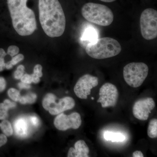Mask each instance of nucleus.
<instances>
[{
    "instance_id": "obj_29",
    "label": "nucleus",
    "mask_w": 157,
    "mask_h": 157,
    "mask_svg": "<svg viewBox=\"0 0 157 157\" xmlns=\"http://www.w3.org/2000/svg\"><path fill=\"white\" fill-rule=\"evenodd\" d=\"M6 82L5 78L3 77H0V93L2 92L6 89Z\"/></svg>"
},
{
    "instance_id": "obj_5",
    "label": "nucleus",
    "mask_w": 157,
    "mask_h": 157,
    "mask_svg": "<svg viewBox=\"0 0 157 157\" xmlns=\"http://www.w3.org/2000/svg\"><path fill=\"white\" fill-rule=\"evenodd\" d=\"M148 71V66L144 63H130L124 67V79L130 86L139 87L147 77Z\"/></svg>"
},
{
    "instance_id": "obj_11",
    "label": "nucleus",
    "mask_w": 157,
    "mask_h": 157,
    "mask_svg": "<svg viewBox=\"0 0 157 157\" xmlns=\"http://www.w3.org/2000/svg\"><path fill=\"white\" fill-rule=\"evenodd\" d=\"M75 106V102L73 98L65 97L60 99L58 103L55 102L52 104L48 111L52 115H57L68 109H73Z\"/></svg>"
},
{
    "instance_id": "obj_20",
    "label": "nucleus",
    "mask_w": 157,
    "mask_h": 157,
    "mask_svg": "<svg viewBox=\"0 0 157 157\" xmlns=\"http://www.w3.org/2000/svg\"><path fill=\"white\" fill-rule=\"evenodd\" d=\"M9 98L14 101H19L21 96L19 91L14 88H10L8 91Z\"/></svg>"
},
{
    "instance_id": "obj_30",
    "label": "nucleus",
    "mask_w": 157,
    "mask_h": 157,
    "mask_svg": "<svg viewBox=\"0 0 157 157\" xmlns=\"http://www.w3.org/2000/svg\"><path fill=\"white\" fill-rule=\"evenodd\" d=\"M7 136L4 134H0V147L5 145L7 143Z\"/></svg>"
},
{
    "instance_id": "obj_34",
    "label": "nucleus",
    "mask_w": 157,
    "mask_h": 157,
    "mask_svg": "<svg viewBox=\"0 0 157 157\" xmlns=\"http://www.w3.org/2000/svg\"><path fill=\"white\" fill-rule=\"evenodd\" d=\"M144 156L142 152L139 151H136L133 153V157H143Z\"/></svg>"
},
{
    "instance_id": "obj_38",
    "label": "nucleus",
    "mask_w": 157,
    "mask_h": 157,
    "mask_svg": "<svg viewBox=\"0 0 157 157\" xmlns=\"http://www.w3.org/2000/svg\"><path fill=\"white\" fill-rule=\"evenodd\" d=\"M91 99H92L93 100H94V98H93V97H92L91 98Z\"/></svg>"
},
{
    "instance_id": "obj_1",
    "label": "nucleus",
    "mask_w": 157,
    "mask_h": 157,
    "mask_svg": "<svg viewBox=\"0 0 157 157\" xmlns=\"http://www.w3.org/2000/svg\"><path fill=\"white\" fill-rule=\"evenodd\" d=\"M39 21L45 33L51 38L62 36L66 20L58 0H39Z\"/></svg>"
},
{
    "instance_id": "obj_36",
    "label": "nucleus",
    "mask_w": 157,
    "mask_h": 157,
    "mask_svg": "<svg viewBox=\"0 0 157 157\" xmlns=\"http://www.w3.org/2000/svg\"><path fill=\"white\" fill-rule=\"evenodd\" d=\"M13 66L11 63V62L9 61L6 63V68L7 70H10L11 68H13Z\"/></svg>"
},
{
    "instance_id": "obj_24",
    "label": "nucleus",
    "mask_w": 157,
    "mask_h": 157,
    "mask_svg": "<svg viewBox=\"0 0 157 157\" xmlns=\"http://www.w3.org/2000/svg\"><path fill=\"white\" fill-rule=\"evenodd\" d=\"M24 59V56L21 54H17L15 56L12 57V59L10 61V62L13 66L17 64L23 60Z\"/></svg>"
},
{
    "instance_id": "obj_33",
    "label": "nucleus",
    "mask_w": 157,
    "mask_h": 157,
    "mask_svg": "<svg viewBox=\"0 0 157 157\" xmlns=\"http://www.w3.org/2000/svg\"><path fill=\"white\" fill-rule=\"evenodd\" d=\"M32 78V82L34 83H38L40 81V77L37 76L36 74L33 73L31 75Z\"/></svg>"
},
{
    "instance_id": "obj_35",
    "label": "nucleus",
    "mask_w": 157,
    "mask_h": 157,
    "mask_svg": "<svg viewBox=\"0 0 157 157\" xmlns=\"http://www.w3.org/2000/svg\"><path fill=\"white\" fill-rule=\"evenodd\" d=\"M7 55V53L5 52L4 49L2 48H0V57L4 58Z\"/></svg>"
},
{
    "instance_id": "obj_2",
    "label": "nucleus",
    "mask_w": 157,
    "mask_h": 157,
    "mask_svg": "<svg viewBox=\"0 0 157 157\" xmlns=\"http://www.w3.org/2000/svg\"><path fill=\"white\" fill-rule=\"evenodd\" d=\"M13 27L21 36L33 33L37 29L33 11L27 6L28 0H7Z\"/></svg>"
},
{
    "instance_id": "obj_17",
    "label": "nucleus",
    "mask_w": 157,
    "mask_h": 157,
    "mask_svg": "<svg viewBox=\"0 0 157 157\" xmlns=\"http://www.w3.org/2000/svg\"><path fill=\"white\" fill-rule=\"evenodd\" d=\"M56 100V96L52 93H48L45 95L42 101V106L46 110H49L51 105L53 104Z\"/></svg>"
},
{
    "instance_id": "obj_14",
    "label": "nucleus",
    "mask_w": 157,
    "mask_h": 157,
    "mask_svg": "<svg viewBox=\"0 0 157 157\" xmlns=\"http://www.w3.org/2000/svg\"><path fill=\"white\" fill-rule=\"evenodd\" d=\"M98 36L95 29L92 27L88 28L82 34L81 40L88 42V43L94 42L98 39Z\"/></svg>"
},
{
    "instance_id": "obj_25",
    "label": "nucleus",
    "mask_w": 157,
    "mask_h": 157,
    "mask_svg": "<svg viewBox=\"0 0 157 157\" xmlns=\"http://www.w3.org/2000/svg\"><path fill=\"white\" fill-rule=\"evenodd\" d=\"M20 79L21 82H25L27 84H31L33 82L31 75L28 74H24Z\"/></svg>"
},
{
    "instance_id": "obj_9",
    "label": "nucleus",
    "mask_w": 157,
    "mask_h": 157,
    "mask_svg": "<svg viewBox=\"0 0 157 157\" xmlns=\"http://www.w3.org/2000/svg\"><path fill=\"white\" fill-rule=\"evenodd\" d=\"M81 124V116L76 112L73 113L69 115L61 113L59 114L54 121L55 126L60 131H66L70 128L78 129Z\"/></svg>"
},
{
    "instance_id": "obj_8",
    "label": "nucleus",
    "mask_w": 157,
    "mask_h": 157,
    "mask_svg": "<svg viewBox=\"0 0 157 157\" xmlns=\"http://www.w3.org/2000/svg\"><path fill=\"white\" fill-rule=\"evenodd\" d=\"M100 98L97 101L101 103L103 108L114 107L117 104L119 93L117 88L112 83H105L101 86L99 91Z\"/></svg>"
},
{
    "instance_id": "obj_13",
    "label": "nucleus",
    "mask_w": 157,
    "mask_h": 157,
    "mask_svg": "<svg viewBox=\"0 0 157 157\" xmlns=\"http://www.w3.org/2000/svg\"><path fill=\"white\" fill-rule=\"evenodd\" d=\"M14 129L16 135L21 137H25L28 134V124L25 119H18L14 123Z\"/></svg>"
},
{
    "instance_id": "obj_37",
    "label": "nucleus",
    "mask_w": 157,
    "mask_h": 157,
    "mask_svg": "<svg viewBox=\"0 0 157 157\" xmlns=\"http://www.w3.org/2000/svg\"><path fill=\"white\" fill-rule=\"evenodd\" d=\"M100 1H102V2H114L116 0H100Z\"/></svg>"
},
{
    "instance_id": "obj_28",
    "label": "nucleus",
    "mask_w": 157,
    "mask_h": 157,
    "mask_svg": "<svg viewBox=\"0 0 157 157\" xmlns=\"http://www.w3.org/2000/svg\"><path fill=\"white\" fill-rule=\"evenodd\" d=\"M4 103L5 105H6V107H8L9 109L10 108H14L16 106V104L14 102H12L10 101V100L6 99L4 101Z\"/></svg>"
},
{
    "instance_id": "obj_4",
    "label": "nucleus",
    "mask_w": 157,
    "mask_h": 157,
    "mask_svg": "<svg viewBox=\"0 0 157 157\" xmlns=\"http://www.w3.org/2000/svg\"><path fill=\"white\" fill-rule=\"evenodd\" d=\"M82 15L89 22L102 26L110 25L113 21V14L111 9L102 4L86 3L81 9Z\"/></svg>"
},
{
    "instance_id": "obj_18",
    "label": "nucleus",
    "mask_w": 157,
    "mask_h": 157,
    "mask_svg": "<svg viewBox=\"0 0 157 157\" xmlns=\"http://www.w3.org/2000/svg\"><path fill=\"white\" fill-rule=\"evenodd\" d=\"M0 128L4 135L7 137H10L13 135V129L11 123L9 121L4 120L0 123Z\"/></svg>"
},
{
    "instance_id": "obj_23",
    "label": "nucleus",
    "mask_w": 157,
    "mask_h": 157,
    "mask_svg": "<svg viewBox=\"0 0 157 157\" xmlns=\"http://www.w3.org/2000/svg\"><path fill=\"white\" fill-rule=\"evenodd\" d=\"M19 52V48L16 45H11L9 46L7 50V54L11 57L15 56L18 54Z\"/></svg>"
},
{
    "instance_id": "obj_22",
    "label": "nucleus",
    "mask_w": 157,
    "mask_h": 157,
    "mask_svg": "<svg viewBox=\"0 0 157 157\" xmlns=\"http://www.w3.org/2000/svg\"><path fill=\"white\" fill-rule=\"evenodd\" d=\"M25 67L23 65H21L17 67V70L14 72V78L19 79L21 78L24 73Z\"/></svg>"
},
{
    "instance_id": "obj_27",
    "label": "nucleus",
    "mask_w": 157,
    "mask_h": 157,
    "mask_svg": "<svg viewBox=\"0 0 157 157\" xmlns=\"http://www.w3.org/2000/svg\"><path fill=\"white\" fill-rule=\"evenodd\" d=\"M29 121L32 125L36 127L39 125V119L36 116H31L29 117Z\"/></svg>"
},
{
    "instance_id": "obj_16",
    "label": "nucleus",
    "mask_w": 157,
    "mask_h": 157,
    "mask_svg": "<svg viewBox=\"0 0 157 157\" xmlns=\"http://www.w3.org/2000/svg\"><path fill=\"white\" fill-rule=\"evenodd\" d=\"M147 135L151 138H155L157 137V119L154 118L151 120L149 123L147 128Z\"/></svg>"
},
{
    "instance_id": "obj_10",
    "label": "nucleus",
    "mask_w": 157,
    "mask_h": 157,
    "mask_svg": "<svg viewBox=\"0 0 157 157\" xmlns=\"http://www.w3.org/2000/svg\"><path fill=\"white\" fill-rule=\"evenodd\" d=\"M155 107L153 99L147 98L136 101L133 107V115L141 121L147 120L151 110Z\"/></svg>"
},
{
    "instance_id": "obj_12",
    "label": "nucleus",
    "mask_w": 157,
    "mask_h": 157,
    "mask_svg": "<svg viewBox=\"0 0 157 157\" xmlns=\"http://www.w3.org/2000/svg\"><path fill=\"white\" fill-rule=\"evenodd\" d=\"M89 148L83 140H79L75 144L74 147H70L68 151V157H89Z\"/></svg>"
},
{
    "instance_id": "obj_31",
    "label": "nucleus",
    "mask_w": 157,
    "mask_h": 157,
    "mask_svg": "<svg viewBox=\"0 0 157 157\" xmlns=\"http://www.w3.org/2000/svg\"><path fill=\"white\" fill-rule=\"evenodd\" d=\"M18 86L20 89H29L31 88V86L29 84H27V83H25L23 82H19L18 84Z\"/></svg>"
},
{
    "instance_id": "obj_26",
    "label": "nucleus",
    "mask_w": 157,
    "mask_h": 157,
    "mask_svg": "<svg viewBox=\"0 0 157 157\" xmlns=\"http://www.w3.org/2000/svg\"><path fill=\"white\" fill-rule=\"evenodd\" d=\"M42 66L41 65H36L34 67L33 73L39 77H41L42 76Z\"/></svg>"
},
{
    "instance_id": "obj_32",
    "label": "nucleus",
    "mask_w": 157,
    "mask_h": 157,
    "mask_svg": "<svg viewBox=\"0 0 157 157\" xmlns=\"http://www.w3.org/2000/svg\"><path fill=\"white\" fill-rule=\"evenodd\" d=\"M6 68V63H5L4 58L0 57V72L3 71Z\"/></svg>"
},
{
    "instance_id": "obj_3",
    "label": "nucleus",
    "mask_w": 157,
    "mask_h": 157,
    "mask_svg": "<svg viewBox=\"0 0 157 157\" xmlns=\"http://www.w3.org/2000/svg\"><path fill=\"white\" fill-rule=\"evenodd\" d=\"M85 50L91 57L103 59L118 55L121 51V46L116 39L104 37L88 43Z\"/></svg>"
},
{
    "instance_id": "obj_15",
    "label": "nucleus",
    "mask_w": 157,
    "mask_h": 157,
    "mask_svg": "<svg viewBox=\"0 0 157 157\" xmlns=\"http://www.w3.org/2000/svg\"><path fill=\"white\" fill-rule=\"evenodd\" d=\"M104 136L105 140L112 142H123L126 139L123 134L108 131L104 132Z\"/></svg>"
},
{
    "instance_id": "obj_19",
    "label": "nucleus",
    "mask_w": 157,
    "mask_h": 157,
    "mask_svg": "<svg viewBox=\"0 0 157 157\" xmlns=\"http://www.w3.org/2000/svg\"><path fill=\"white\" fill-rule=\"evenodd\" d=\"M36 98L37 96L36 94L30 93L27 94L26 95L21 97L19 101L21 104H32L36 102Z\"/></svg>"
},
{
    "instance_id": "obj_7",
    "label": "nucleus",
    "mask_w": 157,
    "mask_h": 157,
    "mask_svg": "<svg viewBox=\"0 0 157 157\" xmlns=\"http://www.w3.org/2000/svg\"><path fill=\"white\" fill-rule=\"evenodd\" d=\"M98 78L90 74H85L78 79L74 88V91L77 97L86 99L91 94V90L98 85Z\"/></svg>"
},
{
    "instance_id": "obj_6",
    "label": "nucleus",
    "mask_w": 157,
    "mask_h": 157,
    "mask_svg": "<svg viewBox=\"0 0 157 157\" xmlns=\"http://www.w3.org/2000/svg\"><path fill=\"white\" fill-rule=\"evenodd\" d=\"M141 34L144 39L151 40L157 37V11L151 8L145 9L140 17Z\"/></svg>"
},
{
    "instance_id": "obj_21",
    "label": "nucleus",
    "mask_w": 157,
    "mask_h": 157,
    "mask_svg": "<svg viewBox=\"0 0 157 157\" xmlns=\"http://www.w3.org/2000/svg\"><path fill=\"white\" fill-rule=\"evenodd\" d=\"M9 109L4 103L0 104V120H4L7 117Z\"/></svg>"
}]
</instances>
